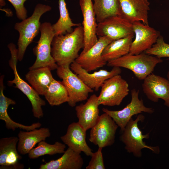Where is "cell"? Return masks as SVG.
Here are the masks:
<instances>
[{
    "mask_svg": "<svg viewBox=\"0 0 169 169\" xmlns=\"http://www.w3.org/2000/svg\"><path fill=\"white\" fill-rule=\"evenodd\" d=\"M86 131L78 122L70 124L66 134L60 137L63 142L75 151L83 152L86 156H91L93 152L86 141Z\"/></svg>",
    "mask_w": 169,
    "mask_h": 169,
    "instance_id": "d6986e66",
    "label": "cell"
},
{
    "mask_svg": "<svg viewBox=\"0 0 169 169\" xmlns=\"http://www.w3.org/2000/svg\"><path fill=\"white\" fill-rule=\"evenodd\" d=\"M118 126L112 118L104 112L100 116L95 124L91 129L90 141L98 147L112 145Z\"/></svg>",
    "mask_w": 169,
    "mask_h": 169,
    "instance_id": "30bf717a",
    "label": "cell"
},
{
    "mask_svg": "<svg viewBox=\"0 0 169 169\" xmlns=\"http://www.w3.org/2000/svg\"><path fill=\"white\" fill-rule=\"evenodd\" d=\"M44 96L51 106H58L68 102L69 96L67 90L62 81L54 79L51 83Z\"/></svg>",
    "mask_w": 169,
    "mask_h": 169,
    "instance_id": "83f0119b",
    "label": "cell"
},
{
    "mask_svg": "<svg viewBox=\"0 0 169 169\" xmlns=\"http://www.w3.org/2000/svg\"><path fill=\"white\" fill-rule=\"evenodd\" d=\"M131 93V98L130 102L121 110H111L107 108L102 109L104 112L106 113L112 118L122 131L134 115L142 112L152 114L154 111L153 108L145 106L143 100L139 99V90L133 89Z\"/></svg>",
    "mask_w": 169,
    "mask_h": 169,
    "instance_id": "9c48e42d",
    "label": "cell"
},
{
    "mask_svg": "<svg viewBox=\"0 0 169 169\" xmlns=\"http://www.w3.org/2000/svg\"><path fill=\"white\" fill-rule=\"evenodd\" d=\"M56 73L66 88L69 96L68 104L71 107L75 106L78 102L87 99L93 89L87 86L71 69L70 66H58Z\"/></svg>",
    "mask_w": 169,
    "mask_h": 169,
    "instance_id": "52a82bcc",
    "label": "cell"
},
{
    "mask_svg": "<svg viewBox=\"0 0 169 169\" xmlns=\"http://www.w3.org/2000/svg\"><path fill=\"white\" fill-rule=\"evenodd\" d=\"M12 5L16 12L17 18L20 20L27 18V11L24 6V3L27 0H7Z\"/></svg>",
    "mask_w": 169,
    "mask_h": 169,
    "instance_id": "1f68e13d",
    "label": "cell"
},
{
    "mask_svg": "<svg viewBox=\"0 0 169 169\" xmlns=\"http://www.w3.org/2000/svg\"><path fill=\"white\" fill-rule=\"evenodd\" d=\"M79 4L83 17L84 45L80 54H83L98 41L96 34L97 24L92 0H79Z\"/></svg>",
    "mask_w": 169,
    "mask_h": 169,
    "instance_id": "4fadbf2b",
    "label": "cell"
},
{
    "mask_svg": "<svg viewBox=\"0 0 169 169\" xmlns=\"http://www.w3.org/2000/svg\"><path fill=\"white\" fill-rule=\"evenodd\" d=\"M50 136V130L47 128H36L26 131H20L18 134V151L22 155L28 154L37 144L45 141Z\"/></svg>",
    "mask_w": 169,
    "mask_h": 169,
    "instance_id": "44dd1931",
    "label": "cell"
},
{
    "mask_svg": "<svg viewBox=\"0 0 169 169\" xmlns=\"http://www.w3.org/2000/svg\"><path fill=\"white\" fill-rule=\"evenodd\" d=\"M145 119L142 114H139L136 119L131 118L126 125L120 137V140L125 145V149L129 153H132L136 157H140L142 156L141 150L144 148L150 149L156 153L160 152L158 146L147 145L143 141L144 139L149 138V133L143 135L138 126V122L143 121Z\"/></svg>",
    "mask_w": 169,
    "mask_h": 169,
    "instance_id": "5b68a950",
    "label": "cell"
},
{
    "mask_svg": "<svg viewBox=\"0 0 169 169\" xmlns=\"http://www.w3.org/2000/svg\"><path fill=\"white\" fill-rule=\"evenodd\" d=\"M40 36L37 44L33 49L36 60L29 69L48 67L51 70L56 69L58 67L51 54V43L55 36L52 25L49 22L41 24Z\"/></svg>",
    "mask_w": 169,
    "mask_h": 169,
    "instance_id": "277c9868",
    "label": "cell"
},
{
    "mask_svg": "<svg viewBox=\"0 0 169 169\" xmlns=\"http://www.w3.org/2000/svg\"><path fill=\"white\" fill-rule=\"evenodd\" d=\"M143 80L142 88L147 98L154 102L161 99L164 105L169 107V81L152 73Z\"/></svg>",
    "mask_w": 169,
    "mask_h": 169,
    "instance_id": "9a60e30c",
    "label": "cell"
},
{
    "mask_svg": "<svg viewBox=\"0 0 169 169\" xmlns=\"http://www.w3.org/2000/svg\"><path fill=\"white\" fill-rule=\"evenodd\" d=\"M9 50L11 58L9 64L13 71L14 78L13 80L8 81V84L12 85L15 84L14 87L18 89L26 95L31 103L33 116L40 119L43 116L42 106L45 105V102L40 98L32 86L23 80L19 75L17 69V63L18 60V49L15 46H12L9 48Z\"/></svg>",
    "mask_w": 169,
    "mask_h": 169,
    "instance_id": "8992f818",
    "label": "cell"
},
{
    "mask_svg": "<svg viewBox=\"0 0 169 169\" xmlns=\"http://www.w3.org/2000/svg\"><path fill=\"white\" fill-rule=\"evenodd\" d=\"M51 9L50 6L38 3L35 6L31 16L15 24L14 29L19 33L17 45L19 61L23 59L28 46L40 32L41 23L40 20L41 16Z\"/></svg>",
    "mask_w": 169,
    "mask_h": 169,
    "instance_id": "7a4b0ae2",
    "label": "cell"
},
{
    "mask_svg": "<svg viewBox=\"0 0 169 169\" xmlns=\"http://www.w3.org/2000/svg\"><path fill=\"white\" fill-rule=\"evenodd\" d=\"M134 34L125 38L114 40L104 49L102 56L107 62L119 58L130 52Z\"/></svg>",
    "mask_w": 169,
    "mask_h": 169,
    "instance_id": "cb8c5ba5",
    "label": "cell"
},
{
    "mask_svg": "<svg viewBox=\"0 0 169 169\" xmlns=\"http://www.w3.org/2000/svg\"><path fill=\"white\" fill-rule=\"evenodd\" d=\"M18 137L11 136L0 139V169H23L24 165L18 161L22 159L17 145Z\"/></svg>",
    "mask_w": 169,
    "mask_h": 169,
    "instance_id": "e0dca14e",
    "label": "cell"
},
{
    "mask_svg": "<svg viewBox=\"0 0 169 169\" xmlns=\"http://www.w3.org/2000/svg\"><path fill=\"white\" fill-rule=\"evenodd\" d=\"M98 96L91 95L84 104H81L75 108L79 123L86 131L91 129L97 121L100 116Z\"/></svg>",
    "mask_w": 169,
    "mask_h": 169,
    "instance_id": "ffe728a7",
    "label": "cell"
},
{
    "mask_svg": "<svg viewBox=\"0 0 169 169\" xmlns=\"http://www.w3.org/2000/svg\"><path fill=\"white\" fill-rule=\"evenodd\" d=\"M167 79L169 81V70L168 71L167 74Z\"/></svg>",
    "mask_w": 169,
    "mask_h": 169,
    "instance_id": "836d02e7",
    "label": "cell"
},
{
    "mask_svg": "<svg viewBox=\"0 0 169 169\" xmlns=\"http://www.w3.org/2000/svg\"><path fill=\"white\" fill-rule=\"evenodd\" d=\"M59 17L57 21L52 25L55 36L64 34L72 32L74 26L81 25L80 23L73 22L67 8L65 0H59Z\"/></svg>",
    "mask_w": 169,
    "mask_h": 169,
    "instance_id": "4316f807",
    "label": "cell"
},
{
    "mask_svg": "<svg viewBox=\"0 0 169 169\" xmlns=\"http://www.w3.org/2000/svg\"><path fill=\"white\" fill-rule=\"evenodd\" d=\"M6 5V3L4 0H0V6L2 7Z\"/></svg>",
    "mask_w": 169,
    "mask_h": 169,
    "instance_id": "d6a6232c",
    "label": "cell"
},
{
    "mask_svg": "<svg viewBox=\"0 0 169 169\" xmlns=\"http://www.w3.org/2000/svg\"><path fill=\"white\" fill-rule=\"evenodd\" d=\"M70 68L87 86L96 91L101 87L105 80L121 72L120 67H114L110 71L101 69L90 73L75 61L71 64Z\"/></svg>",
    "mask_w": 169,
    "mask_h": 169,
    "instance_id": "2e32d148",
    "label": "cell"
},
{
    "mask_svg": "<svg viewBox=\"0 0 169 169\" xmlns=\"http://www.w3.org/2000/svg\"><path fill=\"white\" fill-rule=\"evenodd\" d=\"M97 22H102L115 15L120 16L119 0H92Z\"/></svg>",
    "mask_w": 169,
    "mask_h": 169,
    "instance_id": "484cf974",
    "label": "cell"
},
{
    "mask_svg": "<svg viewBox=\"0 0 169 169\" xmlns=\"http://www.w3.org/2000/svg\"><path fill=\"white\" fill-rule=\"evenodd\" d=\"M84 38L82 26L76 27L70 33L55 36L51 43V54L58 66H70L84 48Z\"/></svg>",
    "mask_w": 169,
    "mask_h": 169,
    "instance_id": "6da1fadb",
    "label": "cell"
},
{
    "mask_svg": "<svg viewBox=\"0 0 169 169\" xmlns=\"http://www.w3.org/2000/svg\"><path fill=\"white\" fill-rule=\"evenodd\" d=\"M112 41L107 37H99L97 42L86 52L80 54L75 61L88 72L103 67L107 62L103 58V51Z\"/></svg>",
    "mask_w": 169,
    "mask_h": 169,
    "instance_id": "5bb4252c",
    "label": "cell"
},
{
    "mask_svg": "<svg viewBox=\"0 0 169 169\" xmlns=\"http://www.w3.org/2000/svg\"><path fill=\"white\" fill-rule=\"evenodd\" d=\"M99 147L97 151L93 153L91 158L86 169H105L102 149Z\"/></svg>",
    "mask_w": 169,
    "mask_h": 169,
    "instance_id": "4dcf8cb0",
    "label": "cell"
},
{
    "mask_svg": "<svg viewBox=\"0 0 169 169\" xmlns=\"http://www.w3.org/2000/svg\"><path fill=\"white\" fill-rule=\"evenodd\" d=\"M16 104V102L15 100L5 96L3 91H0V120L5 122L7 128L13 131L17 128L30 131L40 128L41 126V124L39 122L33 123L29 125H26L13 120L8 113L7 109L10 105H15Z\"/></svg>",
    "mask_w": 169,
    "mask_h": 169,
    "instance_id": "d4e9b609",
    "label": "cell"
},
{
    "mask_svg": "<svg viewBox=\"0 0 169 169\" xmlns=\"http://www.w3.org/2000/svg\"><path fill=\"white\" fill-rule=\"evenodd\" d=\"M51 69L42 67L29 70L25 75V79L39 95H44L54 79Z\"/></svg>",
    "mask_w": 169,
    "mask_h": 169,
    "instance_id": "603a6c76",
    "label": "cell"
},
{
    "mask_svg": "<svg viewBox=\"0 0 169 169\" xmlns=\"http://www.w3.org/2000/svg\"><path fill=\"white\" fill-rule=\"evenodd\" d=\"M119 2L121 16L132 23L140 21L149 25L150 3L148 0H119Z\"/></svg>",
    "mask_w": 169,
    "mask_h": 169,
    "instance_id": "ac0fdd59",
    "label": "cell"
},
{
    "mask_svg": "<svg viewBox=\"0 0 169 169\" xmlns=\"http://www.w3.org/2000/svg\"><path fill=\"white\" fill-rule=\"evenodd\" d=\"M96 34L100 37H108L112 40L134 34L132 23L119 15L110 17L98 23Z\"/></svg>",
    "mask_w": 169,
    "mask_h": 169,
    "instance_id": "8fae6325",
    "label": "cell"
},
{
    "mask_svg": "<svg viewBox=\"0 0 169 169\" xmlns=\"http://www.w3.org/2000/svg\"><path fill=\"white\" fill-rule=\"evenodd\" d=\"M144 52L160 58L168 57L169 59V44L166 43L163 37L160 35L152 47Z\"/></svg>",
    "mask_w": 169,
    "mask_h": 169,
    "instance_id": "f546056e",
    "label": "cell"
},
{
    "mask_svg": "<svg viewBox=\"0 0 169 169\" xmlns=\"http://www.w3.org/2000/svg\"><path fill=\"white\" fill-rule=\"evenodd\" d=\"M135 38L131 43L129 54H137L150 49L160 35V33L140 21L132 23Z\"/></svg>",
    "mask_w": 169,
    "mask_h": 169,
    "instance_id": "7c38bea8",
    "label": "cell"
},
{
    "mask_svg": "<svg viewBox=\"0 0 169 169\" xmlns=\"http://www.w3.org/2000/svg\"><path fill=\"white\" fill-rule=\"evenodd\" d=\"M161 58L143 52L137 54L128 53L107 62L108 66L123 67L131 70L139 80H143L152 73L157 64L162 63Z\"/></svg>",
    "mask_w": 169,
    "mask_h": 169,
    "instance_id": "3957f363",
    "label": "cell"
},
{
    "mask_svg": "<svg viewBox=\"0 0 169 169\" xmlns=\"http://www.w3.org/2000/svg\"><path fill=\"white\" fill-rule=\"evenodd\" d=\"M65 148V144L59 141L50 144L43 141L38 143L37 147L33 148L29 152L28 157L30 159H35L45 155L52 156L57 154L64 153Z\"/></svg>",
    "mask_w": 169,
    "mask_h": 169,
    "instance_id": "f1b7e54d",
    "label": "cell"
},
{
    "mask_svg": "<svg viewBox=\"0 0 169 169\" xmlns=\"http://www.w3.org/2000/svg\"><path fill=\"white\" fill-rule=\"evenodd\" d=\"M83 164L80 153L68 147L62 156L41 164L39 169H80Z\"/></svg>",
    "mask_w": 169,
    "mask_h": 169,
    "instance_id": "7402d4cb",
    "label": "cell"
},
{
    "mask_svg": "<svg viewBox=\"0 0 169 169\" xmlns=\"http://www.w3.org/2000/svg\"><path fill=\"white\" fill-rule=\"evenodd\" d=\"M119 74L115 75L105 81L98 96L100 105H119L128 95L129 89L127 82Z\"/></svg>",
    "mask_w": 169,
    "mask_h": 169,
    "instance_id": "ba28073f",
    "label": "cell"
}]
</instances>
